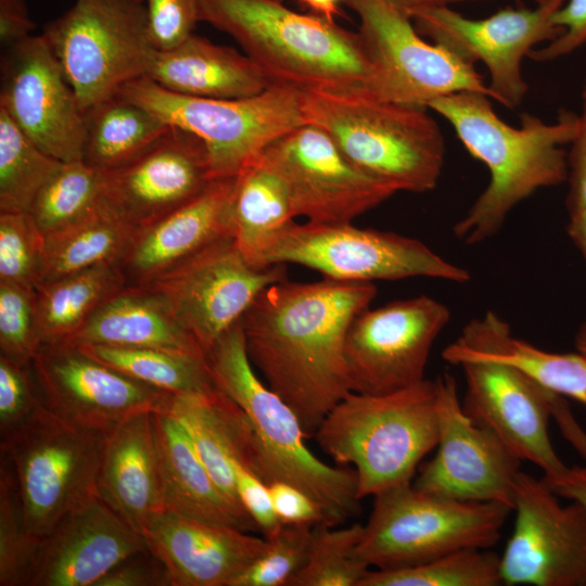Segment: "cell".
Returning a JSON list of instances; mask_svg holds the SVG:
<instances>
[{"label":"cell","instance_id":"6da1fadb","mask_svg":"<svg viewBox=\"0 0 586 586\" xmlns=\"http://www.w3.org/2000/svg\"><path fill=\"white\" fill-rule=\"evenodd\" d=\"M375 296L371 282L284 279L267 286L240 320L250 361L296 413L307 438L352 392L346 335Z\"/></svg>","mask_w":586,"mask_h":586},{"label":"cell","instance_id":"7a4b0ae2","mask_svg":"<svg viewBox=\"0 0 586 586\" xmlns=\"http://www.w3.org/2000/svg\"><path fill=\"white\" fill-rule=\"evenodd\" d=\"M489 97L460 91L440 97L426 107L445 118L471 156L489 171V182L455 224L454 234L477 244L496 234L510 212L543 188L568 179V154L579 115L562 110L556 122L521 115L519 127L505 123Z\"/></svg>","mask_w":586,"mask_h":586},{"label":"cell","instance_id":"3957f363","mask_svg":"<svg viewBox=\"0 0 586 586\" xmlns=\"http://www.w3.org/2000/svg\"><path fill=\"white\" fill-rule=\"evenodd\" d=\"M200 20L230 35L271 84L301 92H368L358 33L281 0H200ZM369 93V92H368Z\"/></svg>","mask_w":586,"mask_h":586},{"label":"cell","instance_id":"277c9868","mask_svg":"<svg viewBox=\"0 0 586 586\" xmlns=\"http://www.w3.org/2000/svg\"><path fill=\"white\" fill-rule=\"evenodd\" d=\"M215 385L245 413L253 432V472L267 485L281 481L313 498L330 526L360 511L355 471L318 459L293 409L256 374L240 321L206 353Z\"/></svg>","mask_w":586,"mask_h":586},{"label":"cell","instance_id":"5b68a950","mask_svg":"<svg viewBox=\"0 0 586 586\" xmlns=\"http://www.w3.org/2000/svg\"><path fill=\"white\" fill-rule=\"evenodd\" d=\"M314 438L341 464H353L361 499L412 483L438 442L435 381L382 395L349 392L323 418Z\"/></svg>","mask_w":586,"mask_h":586},{"label":"cell","instance_id":"8992f818","mask_svg":"<svg viewBox=\"0 0 586 586\" xmlns=\"http://www.w3.org/2000/svg\"><path fill=\"white\" fill-rule=\"evenodd\" d=\"M301 110L305 123L329 133L353 164L397 192L437 186L445 139L428 107L368 92H301Z\"/></svg>","mask_w":586,"mask_h":586},{"label":"cell","instance_id":"52a82bcc","mask_svg":"<svg viewBox=\"0 0 586 586\" xmlns=\"http://www.w3.org/2000/svg\"><path fill=\"white\" fill-rule=\"evenodd\" d=\"M116 94L199 137L216 180L235 177L270 143L305 123L301 91L283 85L249 98L214 99L175 93L142 76Z\"/></svg>","mask_w":586,"mask_h":586},{"label":"cell","instance_id":"ba28073f","mask_svg":"<svg viewBox=\"0 0 586 586\" xmlns=\"http://www.w3.org/2000/svg\"><path fill=\"white\" fill-rule=\"evenodd\" d=\"M510 511L504 504L456 500L403 484L374 496L358 551L370 566L391 570L460 549L491 548Z\"/></svg>","mask_w":586,"mask_h":586},{"label":"cell","instance_id":"9c48e42d","mask_svg":"<svg viewBox=\"0 0 586 586\" xmlns=\"http://www.w3.org/2000/svg\"><path fill=\"white\" fill-rule=\"evenodd\" d=\"M104 433L73 424L43 405L0 438L30 534L40 540L65 515L98 496Z\"/></svg>","mask_w":586,"mask_h":586},{"label":"cell","instance_id":"30bf717a","mask_svg":"<svg viewBox=\"0 0 586 586\" xmlns=\"http://www.w3.org/2000/svg\"><path fill=\"white\" fill-rule=\"evenodd\" d=\"M42 35L86 114L146 76L157 51L136 0H77Z\"/></svg>","mask_w":586,"mask_h":586},{"label":"cell","instance_id":"8fae6325","mask_svg":"<svg viewBox=\"0 0 586 586\" xmlns=\"http://www.w3.org/2000/svg\"><path fill=\"white\" fill-rule=\"evenodd\" d=\"M259 264H297L344 282L425 277L464 283L470 279L467 269L418 239L352 222L293 221L266 247Z\"/></svg>","mask_w":586,"mask_h":586},{"label":"cell","instance_id":"7c38bea8","mask_svg":"<svg viewBox=\"0 0 586 586\" xmlns=\"http://www.w3.org/2000/svg\"><path fill=\"white\" fill-rule=\"evenodd\" d=\"M359 17L358 36L370 67L368 92L424 106L460 91L491 92L475 66L426 42L411 16L392 0H344Z\"/></svg>","mask_w":586,"mask_h":586},{"label":"cell","instance_id":"4fadbf2b","mask_svg":"<svg viewBox=\"0 0 586 586\" xmlns=\"http://www.w3.org/2000/svg\"><path fill=\"white\" fill-rule=\"evenodd\" d=\"M565 0H547L536 8H505L488 17L472 20L449 7L426 8L411 16L417 31L468 64L483 63L489 75L491 99L517 109L528 86L522 62L537 44L558 38L562 28L552 14Z\"/></svg>","mask_w":586,"mask_h":586},{"label":"cell","instance_id":"5bb4252c","mask_svg":"<svg viewBox=\"0 0 586 586\" xmlns=\"http://www.w3.org/2000/svg\"><path fill=\"white\" fill-rule=\"evenodd\" d=\"M284 182L295 217L315 224H346L397 191L353 164L323 129L304 123L260 154Z\"/></svg>","mask_w":586,"mask_h":586},{"label":"cell","instance_id":"9a60e30c","mask_svg":"<svg viewBox=\"0 0 586 586\" xmlns=\"http://www.w3.org/2000/svg\"><path fill=\"white\" fill-rule=\"evenodd\" d=\"M449 320L448 307L428 295L362 310L345 341L352 392L382 395L423 381L430 352Z\"/></svg>","mask_w":586,"mask_h":586},{"label":"cell","instance_id":"2e32d148","mask_svg":"<svg viewBox=\"0 0 586 586\" xmlns=\"http://www.w3.org/2000/svg\"><path fill=\"white\" fill-rule=\"evenodd\" d=\"M284 279V264L255 266L242 255L232 237H227L145 288L164 297L206 355L267 286Z\"/></svg>","mask_w":586,"mask_h":586},{"label":"cell","instance_id":"e0dca14e","mask_svg":"<svg viewBox=\"0 0 586 586\" xmlns=\"http://www.w3.org/2000/svg\"><path fill=\"white\" fill-rule=\"evenodd\" d=\"M435 383L437 449L412 485L428 494L512 509L522 460L496 433L464 413L453 375L438 377Z\"/></svg>","mask_w":586,"mask_h":586},{"label":"cell","instance_id":"ac0fdd59","mask_svg":"<svg viewBox=\"0 0 586 586\" xmlns=\"http://www.w3.org/2000/svg\"><path fill=\"white\" fill-rule=\"evenodd\" d=\"M513 532L500 556L502 584L586 586V511L560 504L543 481L520 472Z\"/></svg>","mask_w":586,"mask_h":586},{"label":"cell","instance_id":"d6986e66","mask_svg":"<svg viewBox=\"0 0 586 586\" xmlns=\"http://www.w3.org/2000/svg\"><path fill=\"white\" fill-rule=\"evenodd\" d=\"M0 109L47 154L82 161L87 114L42 34L4 48Z\"/></svg>","mask_w":586,"mask_h":586},{"label":"cell","instance_id":"ffe728a7","mask_svg":"<svg viewBox=\"0 0 586 586\" xmlns=\"http://www.w3.org/2000/svg\"><path fill=\"white\" fill-rule=\"evenodd\" d=\"M31 367L49 410L73 424L102 433L133 413L162 410L170 394L66 342L41 344Z\"/></svg>","mask_w":586,"mask_h":586},{"label":"cell","instance_id":"44dd1931","mask_svg":"<svg viewBox=\"0 0 586 586\" xmlns=\"http://www.w3.org/2000/svg\"><path fill=\"white\" fill-rule=\"evenodd\" d=\"M215 180L204 142L170 126L140 155L105 171L101 202L139 229L200 196Z\"/></svg>","mask_w":586,"mask_h":586},{"label":"cell","instance_id":"7402d4cb","mask_svg":"<svg viewBox=\"0 0 586 586\" xmlns=\"http://www.w3.org/2000/svg\"><path fill=\"white\" fill-rule=\"evenodd\" d=\"M466 392L464 413L491 429L523 461L537 466L544 476H555L568 466L549 437L555 393L521 369L499 361L461 364Z\"/></svg>","mask_w":586,"mask_h":586},{"label":"cell","instance_id":"603a6c76","mask_svg":"<svg viewBox=\"0 0 586 586\" xmlns=\"http://www.w3.org/2000/svg\"><path fill=\"white\" fill-rule=\"evenodd\" d=\"M146 548L142 534L97 496L39 540L25 586H95L123 559Z\"/></svg>","mask_w":586,"mask_h":586},{"label":"cell","instance_id":"cb8c5ba5","mask_svg":"<svg viewBox=\"0 0 586 586\" xmlns=\"http://www.w3.org/2000/svg\"><path fill=\"white\" fill-rule=\"evenodd\" d=\"M148 549L165 565L170 586H232L265 550V537L167 510L142 530Z\"/></svg>","mask_w":586,"mask_h":586},{"label":"cell","instance_id":"d4e9b609","mask_svg":"<svg viewBox=\"0 0 586 586\" xmlns=\"http://www.w3.org/2000/svg\"><path fill=\"white\" fill-rule=\"evenodd\" d=\"M235 177L217 179L200 196L137 229L119 262L126 286H145L208 245L232 237Z\"/></svg>","mask_w":586,"mask_h":586},{"label":"cell","instance_id":"484cf974","mask_svg":"<svg viewBox=\"0 0 586 586\" xmlns=\"http://www.w3.org/2000/svg\"><path fill=\"white\" fill-rule=\"evenodd\" d=\"M152 412L133 413L104 433L97 479L99 498L140 534L164 510Z\"/></svg>","mask_w":586,"mask_h":586},{"label":"cell","instance_id":"4316f807","mask_svg":"<svg viewBox=\"0 0 586 586\" xmlns=\"http://www.w3.org/2000/svg\"><path fill=\"white\" fill-rule=\"evenodd\" d=\"M162 410L183 425L226 500L252 520L240 501L233 468L237 461L253 468V432L243 410L218 387L204 394H169Z\"/></svg>","mask_w":586,"mask_h":586},{"label":"cell","instance_id":"83f0119b","mask_svg":"<svg viewBox=\"0 0 586 586\" xmlns=\"http://www.w3.org/2000/svg\"><path fill=\"white\" fill-rule=\"evenodd\" d=\"M442 357L454 366L472 360L514 366L547 390L586 406V357L578 352L540 349L517 337L510 326L493 311L469 321Z\"/></svg>","mask_w":586,"mask_h":586},{"label":"cell","instance_id":"f1b7e54d","mask_svg":"<svg viewBox=\"0 0 586 586\" xmlns=\"http://www.w3.org/2000/svg\"><path fill=\"white\" fill-rule=\"evenodd\" d=\"M164 510L244 532L258 531L222 496L183 425L165 410L152 412Z\"/></svg>","mask_w":586,"mask_h":586},{"label":"cell","instance_id":"f546056e","mask_svg":"<svg viewBox=\"0 0 586 586\" xmlns=\"http://www.w3.org/2000/svg\"><path fill=\"white\" fill-rule=\"evenodd\" d=\"M146 77L175 93L214 99L249 98L272 85L245 53L194 33L170 50L156 51Z\"/></svg>","mask_w":586,"mask_h":586},{"label":"cell","instance_id":"4dcf8cb0","mask_svg":"<svg viewBox=\"0 0 586 586\" xmlns=\"http://www.w3.org/2000/svg\"><path fill=\"white\" fill-rule=\"evenodd\" d=\"M63 342L155 348L206 357L164 297L145 286L123 289Z\"/></svg>","mask_w":586,"mask_h":586},{"label":"cell","instance_id":"1f68e13d","mask_svg":"<svg viewBox=\"0 0 586 586\" xmlns=\"http://www.w3.org/2000/svg\"><path fill=\"white\" fill-rule=\"evenodd\" d=\"M230 218L239 251L251 264L265 267L262 254L295 215L284 182L260 155L235 176Z\"/></svg>","mask_w":586,"mask_h":586},{"label":"cell","instance_id":"d6a6232c","mask_svg":"<svg viewBox=\"0 0 586 586\" xmlns=\"http://www.w3.org/2000/svg\"><path fill=\"white\" fill-rule=\"evenodd\" d=\"M125 288L117 263L100 264L41 284L36 290V310L42 344L66 341Z\"/></svg>","mask_w":586,"mask_h":586},{"label":"cell","instance_id":"836d02e7","mask_svg":"<svg viewBox=\"0 0 586 586\" xmlns=\"http://www.w3.org/2000/svg\"><path fill=\"white\" fill-rule=\"evenodd\" d=\"M136 231L100 202L82 219L44 237L41 284L100 264H119Z\"/></svg>","mask_w":586,"mask_h":586},{"label":"cell","instance_id":"e575fe53","mask_svg":"<svg viewBox=\"0 0 586 586\" xmlns=\"http://www.w3.org/2000/svg\"><path fill=\"white\" fill-rule=\"evenodd\" d=\"M169 127L143 106L116 94L87 113L82 161L102 171L113 170L144 152Z\"/></svg>","mask_w":586,"mask_h":586},{"label":"cell","instance_id":"d590c367","mask_svg":"<svg viewBox=\"0 0 586 586\" xmlns=\"http://www.w3.org/2000/svg\"><path fill=\"white\" fill-rule=\"evenodd\" d=\"M77 346L97 360L166 393L193 395L217 388L203 356L155 348Z\"/></svg>","mask_w":586,"mask_h":586},{"label":"cell","instance_id":"8d00e7d4","mask_svg":"<svg viewBox=\"0 0 586 586\" xmlns=\"http://www.w3.org/2000/svg\"><path fill=\"white\" fill-rule=\"evenodd\" d=\"M62 164L35 144L0 109V213L28 212Z\"/></svg>","mask_w":586,"mask_h":586},{"label":"cell","instance_id":"74e56055","mask_svg":"<svg viewBox=\"0 0 586 586\" xmlns=\"http://www.w3.org/2000/svg\"><path fill=\"white\" fill-rule=\"evenodd\" d=\"M105 171L84 161L63 163L40 190L28 213L43 235L62 230L100 204Z\"/></svg>","mask_w":586,"mask_h":586},{"label":"cell","instance_id":"f35d334b","mask_svg":"<svg viewBox=\"0 0 586 586\" xmlns=\"http://www.w3.org/2000/svg\"><path fill=\"white\" fill-rule=\"evenodd\" d=\"M500 556L489 548L456 550L412 566L369 571L360 586H497Z\"/></svg>","mask_w":586,"mask_h":586},{"label":"cell","instance_id":"ab89813d","mask_svg":"<svg viewBox=\"0 0 586 586\" xmlns=\"http://www.w3.org/2000/svg\"><path fill=\"white\" fill-rule=\"evenodd\" d=\"M362 530L360 523L314 526L308 560L289 586H360L370 571L358 551Z\"/></svg>","mask_w":586,"mask_h":586},{"label":"cell","instance_id":"60d3db41","mask_svg":"<svg viewBox=\"0 0 586 586\" xmlns=\"http://www.w3.org/2000/svg\"><path fill=\"white\" fill-rule=\"evenodd\" d=\"M38 544L26 526L12 466L1 455L0 586H25Z\"/></svg>","mask_w":586,"mask_h":586},{"label":"cell","instance_id":"b9f144b4","mask_svg":"<svg viewBox=\"0 0 586 586\" xmlns=\"http://www.w3.org/2000/svg\"><path fill=\"white\" fill-rule=\"evenodd\" d=\"M314 539V525L282 524L266 537L262 555L232 586H289L306 564Z\"/></svg>","mask_w":586,"mask_h":586},{"label":"cell","instance_id":"7bdbcfd3","mask_svg":"<svg viewBox=\"0 0 586 586\" xmlns=\"http://www.w3.org/2000/svg\"><path fill=\"white\" fill-rule=\"evenodd\" d=\"M44 235L28 212L0 213V281L37 290L42 282Z\"/></svg>","mask_w":586,"mask_h":586},{"label":"cell","instance_id":"ee69618b","mask_svg":"<svg viewBox=\"0 0 586 586\" xmlns=\"http://www.w3.org/2000/svg\"><path fill=\"white\" fill-rule=\"evenodd\" d=\"M41 344L36 290L0 281V355L31 364Z\"/></svg>","mask_w":586,"mask_h":586},{"label":"cell","instance_id":"f6af8a7d","mask_svg":"<svg viewBox=\"0 0 586 586\" xmlns=\"http://www.w3.org/2000/svg\"><path fill=\"white\" fill-rule=\"evenodd\" d=\"M43 405L31 364L0 355V438L24 425Z\"/></svg>","mask_w":586,"mask_h":586},{"label":"cell","instance_id":"bcb514c9","mask_svg":"<svg viewBox=\"0 0 586 586\" xmlns=\"http://www.w3.org/2000/svg\"><path fill=\"white\" fill-rule=\"evenodd\" d=\"M149 33L157 51L170 50L194 31L200 20V0H143Z\"/></svg>","mask_w":586,"mask_h":586},{"label":"cell","instance_id":"7dc6e473","mask_svg":"<svg viewBox=\"0 0 586 586\" xmlns=\"http://www.w3.org/2000/svg\"><path fill=\"white\" fill-rule=\"evenodd\" d=\"M552 23L563 33L545 47L536 48L528 58L549 62L576 51L586 44V0H565L552 14Z\"/></svg>","mask_w":586,"mask_h":586},{"label":"cell","instance_id":"c3c4849f","mask_svg":"<svg viewBox=\"0 0 586 586\" xmlns=\"http://www.w3.org/2000/svg\"><path fill=\"white\" fill-rule=\"evenodd\" d=\"M237 491L247 514L263 537H269L282 525L272 504L269 486L246 464L234 462Z\"/></svg>","mask_w":586,"mask_h":586},{"label":"cell","instance_id":"681fc988","mask_svg":"<svg viewBox=\"0 0 586 586\" xmlns=\"http://www.w3.org/2000/svg\"><path fill=\"white\" fill-rule=\"evenodd\" d=\"M95 586H170L163 562L148 548L112 568Z\"/></svg>","mask_w":586,"mask_h":586},{"label":"cell","instance_id":"f907efd6","mask_svg":"<svg viewBox=\"0 0 586 586\" xmlns=\"http://www.w3.org/2000/svg\"><path fill=\"white\" fill-rule=\"evenodd\" d=\"M268 486L275 511L282 524L329 525L317 502L298 487L281 481Z\"/></svg>","mask_w":586,"mask_h":586},{"label":"cell","instance_id":"816d5d0a","mask_svg":"<svg viewBox=\"0 0 586 586\" xmlns=\"http://www.w3.org/2000/svg\"><path fill=\"white\" fill-rule=\"evenodd\" d=\"M568 154V208L572 213H586V102L578 127Z\"/></svg>","mask_w":586,"mask_h":586},{"label":"cell","instance_id":"f5cc1de1","mask_svg":"<svg viewBox=\"0 0 586 586\" xmlns=\"http://www.w3.org/2000/svg\"><path fill=\"white\" fill-rule=\"evenodd\" d=\"M34 28L24 0H0V41L4 48L31 36Z\"/></svg>","mask_w":586,"mask_h":586},{"label":"cell","instance_id":"db71d44e","mask_svg":"<svg viewBox=\"0 0 586 586\" xmlns=\"http://www.w3.org/2000/svg\"><path fill=\"white\" fill-rule=\"evenodd\" d=\"M542 479L558 497L576 501L586 511V464L568 467L560 474Z\"/></svg>","mask_w":586,"mask_h":586},{"label":"cell","instance_id":"11a10c76","mask_svg":"<svg viewBox=\"0 0 586 586\" xmlns=\"http://www.w3.org/2000/svg\"><path fill=\"white\" fill-rule=\"evenodd\" d=\"M552 418L562 436L586 460V432L572 413L565 397L558 394L552 398Z\"/></svg>","mask_w":586,"mask_h":586},{"label":"cell","instance_id":"9f6ffc18","mask_svg":"<svg viewBox=\"0 0 586 586\" xmlns=\"http://www.w3.org/2000/svg\"><path fill=\"white\" fill-rule=\"evenodd\" d=\"M298 2L309 14L334 22L341 15L340 5L344 0H298Z\"/></svg>","mask_w":586,"mask_h":586},{"label":"cell","instance_id":"6f0895ef","mask_svg":"<svg viewBox=\"0 0 586 586\" xmlns=\"http://www.w3.org/2000/svg\"><path fill=\"white\" fill-rule=\"evenodd\" d=\"M395 4L406 11L410 16L419 10L434 7H449V4L463 2V1H477V0H392ZM524 1V0H515ZM537 4L544 3L547 0H531Z\"/></svg>","mask_w":586,"mask_h":586},{"label":"cell","instance_id":"680465c9","mask_svg":"<svg viewBox=\"0 0 586 586\" xmlns=\"http://www.w3.org/2000/svg\"><path fill=\"white\" fill-rule=\"evenodd\" d=\"M568 233L586 260V213L570 214Z\"/></svg>","mask_w":586,"mask_h":586},{"label":"cell","instance_id":"91938a15","mask_svg":"<svg viewBox=\"0 0 586 586\" xmlns=\"http://www.w3.org/2000/svg\"><path fill=\"white\" fill-rule=\"evenodd\" d=\"M575 347L579 354L586 357V321L579 327L575 335Z\"/></svg>","mask_w":586,"mask_h":586},{"label":"cell","instance_id":"94428289","mask_svg":"<svg viewBox=\"0 0 586 586\" xmlns=\"http://www.w3.org/2000/svg\"><path fill=\"white\" fill-rule=\"evenodd\" d=\"M583 99H584V102H586V78H585V84H584V89H583Z\"/></svg>","mask_w":586,"mask_h":586},{"label":"cell","instance_id":"6125c7cd","mask_svg":"<svg viewBox=\"0 0 586 586\" xmlns=\"http://www.w3.org/2000/svg\"><path fill=\"white\" fill-rule=\"evenodd\" d=\"M136 1H142L143 2V0H136Z\"/></svg>","mask_w":586,"mask_h":586}]
</instances>
